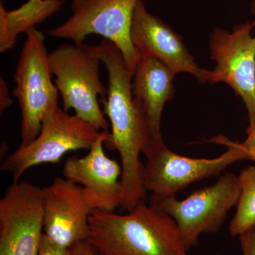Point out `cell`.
I'll return each instance as SVG.
<instances>
[{"mask_svg": "<svg viewBox=\"0 0 255 255\" xmlns=\"http://www.w3.org/2000/svg\"><path fill=\"white\" fill-rule=\"evenodd\" d=\"M91 49L108 72L107 96L100 100L112 128L105 145L111 150L118 151L120 156L123 189L121 207L130 211L145 201L147 191L143 184L144 165L140 155L155 140L145 114L132 96L133 74L128 68L122 52L107 39L91 46Z\"/></svg>", "mask_w": 255, "mask_h": 255, "instance_id": "cell-1", "label": "cell"}, {"mask_svg": "<svg viewBox=\"0 0 255 255\" xmlns=\"http://www.w3.org/2000/svg\"><path fill=\"white\" fill-rule=\"evenodd\" d=\"M88 241L100 255H188L172 218L142 201L127 214L95 210Z\"/></svg>", "mask_w": 255, "mask_h": 255, "instance_id": "cell-2", "label": "cell"}, {"mask_svg": "<svg viewBox=\"0 0 255 255\" xmlns=\"http://www.w3.org/2000/svg\"><path fill=\"white\" fill-rule=\"evenodd\" d=\"M101 63L91 46L86 44L63 43L48 54L63 110H73L79 118L102 131L107 130L109 124L100 106V100L107 96V89L100 80Z\"/></svg>", "mask_w": 255, "mask_h": 255, "instance_id": "cell-3", "label": "cell"}, {"mask_svg": "<svg viewBox=\"0 0 255 255\" xmlns=\"http://www.w3.org/2000/svg\"><path fill=\"white\" fill-rule=\"evenodd\" d=\"M26 38L14 73L13 95L21 110V145L34 140L41 122L50 110L58 107L59 92L48 64L46 37L36 27L26 32Z\"/></svg>", "mask_w": 255, "mask_h": 255, "instance_id": "cell-4", "label": "cell"}, {"mask_svg": "<svg viewBox=\"0 0 255 255\" xmlns=\"http://www.w3.org/2000/svg\"><path fill=\"white\" fill-rule=\"evenodd\" d=\"M210 141L226 146L227 150L215 158H191L172 152L163 140L152 142L143 153L147 159L142 174L146 191L152 195L175 196L193 183L221 175L235 162L249 160L241 142L231 141L223 135Z\"/></svg>", "mask_w": 255, "mask_h": 255, "instance_id": "cell-5", "label": "cell"}, {"mask_svg": "<svg viewBox=\"0 0 255 255\" xmlns=\"http://www.w3.org/2000/svg\"><path fill=\"white\" fill-rule=\"evenodd\" d=\"M240 195L238 176L226 172L215 184L193 191L184 200L152 194L150 204L174 219L189 251L198 244L201 234L221 229L230 210L237 206Z\"/></svg>", "mask_w": 255, "mask_h": 255, "instance_id": "cell-6", "label": "cell"}, {"mask_svg": "<svg viewBox=\"0 0 255 255\" xmlns=\"http://www.w3.org/2000/svg\"><path fill=\"white\" fill-rule=\"evenodd\" d=\"M138 0H72V15L49 31L51 36L84 44L90 35H100L122 52L134 75L140 55L131 40V26Z\"/></svg>", "mask_w": 255, "mask_h": 255, "instance_id": "cell-7", "label": "cell"}, {"mask_svg": "<svg viewBox=\"0 0 255 255\" xmlns=\"http://www.w3.org/2000/svg\"><path fill=\"white\" fill-rule=\"evenodd\" d=\"M101 132L58 106L43 119L38 136L27 145H20L8 156L1 164V170L11 174L13 182H19L21 176L31 167L58 163L70 151L90 150Z\"/></svg>", "mask_w": 255, "mask_h": 255, "instance_id": "cell-8", "label": "cell"}, {"mask_svg": "<svg viewBox=\"0 0 255 255\" xmlns=\"http://www.w3.org/2000/svg\"><path fill=\"white\" fill-rule=\"evenodd\" d=\"M253 21L236 25L232 32L214 27L210 33V58L214 70H206L204 83L224 82L241 97L248 111L249 125L255 124V36Z\"/></svg>", "mask_w": 255, "mask_h": 255, "instance_id": "cell-9", "label": "cell"}, {"mask_svg": "<svg viewBox=\"0 0 255 255\" xmlns=\"http://www.w3.org/2000/svg\"><path fill=\"white\" fill-rule=\"evenodd\" d=\"M43 234L41 188L12 182L0 200V255H38Z\"/></svg>", "mask_w": 255, "mask_h": 255, "instance_id": "cell-10", "label": "cell"}, {"mask_svg": "<svg viewBox=\"0 0 255 255\" xmlns=\"http://www.w3.org/2000/svg\"><path fill=\"white\" fill-rule=\"evenodd\" d=\"M43 233L52 243L71 250L88 241L90 217L94 210L84 195L81 186L65 178H55L42 188Z\"/></svg>", "mask_w": 255, "mask_h": 255, "instance_id": "cell-11", "label": "cell"}, {"mask_svg": "<svg viewBox=\"0 0 255 255\" xmlns=\"http://www.w3.org/2000/svg\"><path fill=\"white\" fill-rule=\"evenodd\" d=\"M109 134L108 130H102L87 155L68 157L64 164L63 174L65 179L81 186L94 211L114 212L121 207L123 199L122 165L104 150Z\"/></svg>", "mask_w": 255, "mask_h": 255, "instance_id": "cell-12", "label": "cell"}, {"mask_svg": "<svg viewBox=\"0 0 255 255\" xmlns=\"http://www.w3.org/2000/svg\"><path fill=\"white\" fill-rule=\"evenodd\" d=\"M130 35L140 55L153 57L174 75L191 74L200 83H204L206 69L198 65L179 33L147 11L143 0L137 1Z\"/></svg>", "mask_w": 255, "mask_h": 255, "instance_id": "cell-13", "label": "cell"}, {"mask_svg": "<svg viewBox=\"0 0 255 255\" xmlns=\"http://www.w3.org/2000/svg\"><path fill=\"white\" fill-rule=\"evenodd\" d=\"M174 76L163 63L147 55H140L132 76V96L145 114L155 142L163 140L161 118L164 105L174 97Z\"/></svg>", "mask_w": 255, "mask_h": 255, "instance_id": "cell-14", "label": "cell"}, {"mask_svg": "<svg viewBox=\"0 0 255 255\" xmlns=\"http://www.w3.org/2000/svg\"><path fill=\"white\" fill-rule=\"evenodd\" d=\"M65 0H28L17 9L8 11L0 1V53L12 49L17 36L36 24L45 22L63 8Z\"/></svg>", "mask_w": 255, "mask_h": 255, "instance_id": "cell-15", "label": "cell"}, {"mask_svg": "<svg viewBox=\"0 0 255 255\" xmlns=\"http://www.w3.org/2000/svg\"><path fill=\"white\" fill-rule=\"evenodd\" d=\"M241 195L236 214L229 225L230 236H241L255 225V167L242 169L238 176Z\"/></svg>", "mask_w": 255, "mask_h": 255, "instance_id": "cell-16", "label": "cell"}, {"mask_svg": "<svg viewBox=\"0 0 255 255\" xmlns=\"http://www.w3.org/2000/svg\"><path fill=\"white\" fill-rule=\"evenodd\" d=\"M238 237L242 254L255 255V225Z\"/></svg>", "mask_w": 255, "mask_h": 255, "instance_id": "cell-17", "label": "cell"}, {"mask_svg": "<svg viewBox=\"0 0 255 255\" xmlns=\"http://www.w3.org/2000/svg\"><path fill=\"white\" fill-rule=\"evenodd\" d=\"M38 255H71V250L56 246L43 234Z\"/></svg>", "mask_w": 255, "mask_h": 255, "instance_id": "cell-18", "label": "cell"}, {"mask_svg": "<svg viewBox=\"0 0 255 255\" xmlns=\"http://www.w3.org/2000/svg\"><path fill=\"white\" fill-rule=\"evenodd\" d=\"M246 133V139L241 144L248 153L249 160L255 162V124L249 125L247 128Z\"/></svg>", "mask_w": 255, "mask_h": 255, "instance_id": "cell-19", "label": "cell"}, {"mask_svg": "<svg viewBox=\"0 0 255 255\" xmlns=\"http://www.w3.org/2000/svg\"><path fill=\"white\" fill-rule=\"evenodd\" d=\"M13 101L9 95V87L4 78H0V112L2 113L12 105Z\"/></svg>", "mask_w": 255, "mask_h": 255, "instance_id": "cell-20", "label": "cell"}, {"mask_svg": "<svg viewBox=\"0 0 255 255\" xmlns=\"http://www.w3.org/2000/svg\"><path fill=\"white\" fill-rule=\"evenodd\" d=\"M71 255H99L98 252L90 241H84L74 246Z\"/></svg>", "mask_w": 255, "mask_h": 255, "instance_id": "cell-21", "label": "cell"}, {"mask_svg": "<svg viewBox=\"0 0 255 255\" xmlns=\"http://www.w3.org/2000/svg\"><path fill=\"white\" fill-rule=\"evenodd\" d=\"M251 12L253 16V22L254 23L255 28V0H251Z\"/></svg>", "mask_w": 255, "mask_h": 255, "instance_id": "cell-22", "label": "cell"}, {"mask_svg": "<svg viewBox=\"0 0 255 255\" xmlns=\"http://www.w3.org/2000/svg\"></svg>", "mask_w": 255, "mask_h": 255, "instance_id": "cell-23", "label": "cell"}, {"mask_svg": "<svg viewBox=\"0 0 255 255\" xmlns=\"http://www.w3.org/2000/svg\"><path fill=\"white\" fill-rule=\"evenodd\" d=\"M99 255H100V254H99Z\"/></svg>", "mask_w": 255, "mask_h": 255, "instance_id": "cell-24", "label": "cell"}]
</instances>
